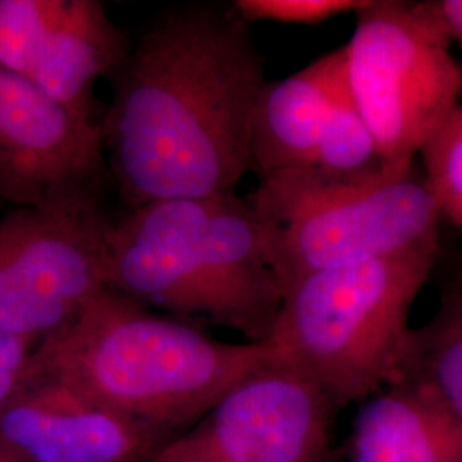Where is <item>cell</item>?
Wrapping results in <instances>:
<instances>
[{"instance_id": "cell-16", "label": "cell", "mask_w": 462, "mask_h": 462, "mask_svg": "<svg viewBox=\"0 0 462 462\" xmlns=\"http://www.w3.org/2000/svg\"><path fill=\"white\" fill-rule=\"evenodd\" d=\"M67 0H0V69L28 78Z\"/></svg>"}, {"instance_id": "cell-19", "label": "cell", "mask_w": 462, "mask_h": 462, "mask_svg": "<svg viewBox=\"0 0 462 462\" xmlns=\"http://www.w3.org/2000/svg\"><path fill=\"white\" fill-rule=\"evenodd\" d=\"M38 345L33 339L0 330V411L30 377Z\"/></svg>"}, {"instance_id": "cell-20", "label": "cell", "mask_w": 462, "mask_h": 462, "mask_svg": "<svg viewBox=\"0 0 462 462\" xmlns=\"http://www.w3.org/2000/svg\"><path fill=\"white\" fill-rule=\"evenodd\" d=\"M429 5L448 42H456L462 50V0H430Z\"/></svg>"}, {"instance_id": "cell-6", "label": "cell", "mask_w": 462, "mask_h": 462, "mask_svg": "<svg viewBox=\"0 0 462 462\" xmlns=\"http://www.w3.org/2000/svg\"><path fill=\"white\" fill-rule=\"evenodd\" d=\"M343 49L349 93L383 166L411 168L461 105V70L429 2L368 0Z\"/></svg>"}, {"instance_id": "cell-18", "label": "cell", "mask_w": 462, "mask_h": 462, "mask_svg": "<svg viewBox=\"0 0 462 462\" xmlns=\"http://www.w3.org/2000/svg\"><path fill=\"white\" fill-rule=\"evenodd\" d=\"M368 0H236L233 11L245 23L319 24L330 17L358 13Z\"/></svg>"}, {"instance_id": "cell-11", "label": "cell", "mask_w": 462, "mask_h": 462, "mask_svg": "<svg viewBox=\"0 0 462 462\" xmlns=\"http://www.w3.org/2000/svg\"><path fill=\"white\" fill-rule=\"evenodd\" d=\"M343 72L341 47L284 79L265 81L250 125V168L261 179L312 168L330 99Z\"/></svg>"}, {"instance_id": "cell-12", "label": "cell", "mask_w": 462, "mask_h": 462, "mask_svg": "<svg viewBox=\"0 0 462 462\" xmlns=\"http://www.w3.org/2000/svg\"><path fill=\"white\" fill-rule=\"evenodd\" d=\"M347 462H462V418L429 387L396 380L360 408Z\"/></svg>"}, {"instance_id": "cell-10", "label": "cell", "mask_w": 462, "mask_h": 462, "mask_svg": "<svg viewBox=\"0 0 462 462\" xmlns=\"http://www.w3.org/2000/svg\"><path fill=\"white\" fill-rule=\"evenodd\" d=\"M165 437L62 382L33 375L0 411L11 462H144Z\"/></svg>"}, {"instance_id": "cell-9", "label": "cell", "mask_w": 462, "mask_h": 462, "mask_svg": "<svg viewBox=\"0 0 462 462\" xmlns=\"http://www.w3.org/2000/svg\"><path fill=\"white\" fill-rule=\"evenodd\" d=\"M105 170L98 124L0 69V200L33 208L99 196Z\"/></svg>"}, {"instance_id": "cell-5", "label": "cell", "mask_w": 462, "mask_h": 462, "mask_svg": "<svg viewBox=\"0 0 462 462\" xmlns=\"http://www.w3.org/2000/svg\"><path fill=\"white\" fill-rule=\"evenodd\" d=\"M248 204L282 291L307 274L435 242L442 216L413 166L364 180H336L314 170L281 171L261 179Z\"/></svg>"}, {"instance_id": "cell-4", "label": "cell", "mask_w": 462, "mask_h": 462, "mask_svg": "<svg viewBox=\"0 0 462 462\" xmlns=\"http://www.w3.org/2000/svg\"><path fill=\"white\" fill-rule=\"evenodd\" d=\"M435 254L437 240L293 281L265 341L273 358L315 382L336 408L394 383L408 349L411 307Z\"/></svg>"}, {"instance_id": "cell-3", "label": "cell", "mask_w": 462, "mask_h": 462, "mask_svg": "<svg viewBox=\"0 0 462 462\" xmlns=\"http://www.w3.org/2000/svg\"><path fill=\"white\" fill-rule=\"evenodd\" d=\"M106 288L248 343L269 339L282 301L259 223L235 190L151 202L112 223Z\"/></svg>"}, {"instance_id": "cell-7", "label": "cell", "mask_w": 462, "mask_h": 462, "mask_svg": "<svg viewBox=\"0 0 462 462\" xmlns=\"http://www.w3.org/2000/svg\"><path fill=\"white\" fill-rule=\"evenodd\" d=\"M110 228L99 196L0 217V330L43 343L67 328L106 288Z\"/></svg>"}, {"instance_id": "cell-2", "label": "cell", "mask_w": 462, "mask_h": 462, "mask_svg": "<svg viewBox=\"0 0 462 462\" xmlns=\"http://www.w3.org/2000/svg\"><path fill=\"white\" fill-rule=\"evenodd\" d=\"M271 356L265 341H223L105 288L38 345L32 374L62 382L168 440Z\"/></svg>"}, {"instance_id": "cell-17", "label": "cell", "mask_w": 462, "mask_h": 462, "mask_svg": "<svg viewBox=\"0 0 462 462\" xmlns=\"http://www.w3.org/2000/svg\"><path fill=\"white\" fill-rule=\"evenodd\" d=\"M425 182L447 216L462 233V101L421 149Z\"/></svg>"}, {"instance_id": "cell-15", "label": "cell", "mask_w": 462, "mask_h": 462, "mask_svg": "<svg viewBox=\"0 0 462 462\" xmlns=\"http://www.w3.org/2000/svg\"><path fill=\"white\" fill-rule=\"evenodd\" d=\"M309 170L336 180H364L383 173L375 137L349 93L343 72L330 99L329 110Z\"/></svg>"}, {"instance_id": "cell-14", "label": "cell", "mask_w": 462, "mask_h": 462, "mask_svg": "<svg viewBox=\"0 0 462 462\" xmlns=\"http://www.w3.org/2000/svg\"><path fill=\"white\" fill-rule=\"evenodd\" d=\"M399 379L429 387L462 418V282L447 291L423 328L410 332Z\"/></svg>"}, {"instance_id": "cell-1", "label": "cell", "mask_w": 462, "mask_h": 462, "mask_svg": "<svg viewBox=\"0 0 462 462\" xmlns=\"http://www.w3.org/2000/svg\"><path fill=\"white\" fill-rule=\"evenodd\" d=\"M112 78L101 146L131 209L233 190L252 170L250 125L264 67L233 7L166 9Z\"/></svg>"}, {"instance_id": "cell-13", "label": "cell", "mask_w": 462, "mask_h": 462, "mask_svg": "<svg viewBox=\"0 0 462 462\" xmlns=\"http://www.w3.org/2000/svg\"><path fill=\"white\" fill-rule=\"evenodd\" d=\"M127 53V40L101 2L67 0L64 16L26 79L72 116L98 124L95 84L112 76Z\"/></svg>"}, {"instance_id": "cell-8", "label": "cell", "mask_w": 462, "mask_h": 462, "mask_svg": "<svg viewBox=\"0 0 462 462\" xmlns=\"http://www.w3.org/2000/svg\"><path fill=\"white\" fill-rule=\"evenodd\" d=\"M336 404L271 356L144 462H322Z\"/></svg>"}]
</instances>
